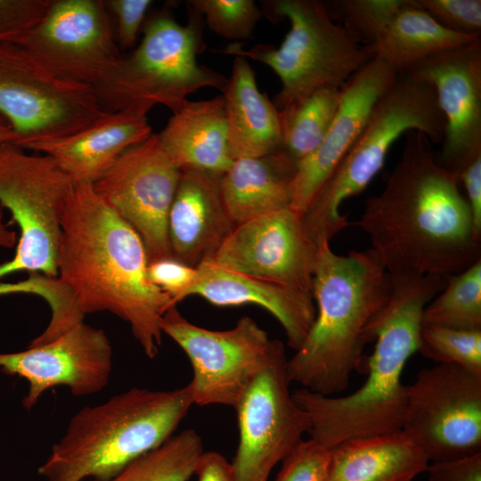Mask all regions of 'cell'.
Instances as JSON below:
<instances>
[{"mask_svg":"<svg viewBox=\"0 0 481 481\" xmlns=\"http://www.w3.org/2000/svg\"><path fill=\"white\" fill-rule=\"evenodd\" d=\"M52 0H0V43H16L45 15Z\"/></svg>","mask_w":481,"mask_h":481,"instance_id":"d590c367","label":"cell"},{"mask_svg":"<svg viewBox=\"0 0 481 481\" xmlns=\"http://www.w3.org/2000/svg\"><path fill=\"white\" fill-rule=\"evenodd\" d=\"M324 4L331 19L366 46L404 7L405 0H333Z\"/></svg>","mask_w":481,"mask_h":481,"instance_id":"1f68e13d","label":"cell"},{"mask_svg":"<svg viewBox=\"0 0 481 481\" xmlns=\"http://www.w3.org/2000/svg\"><path fill=\"white\" fill-rule=\"evenodd\" d=\"M390 277V297L366 330L367 344L375 342V346L363 384L339 397L303 387L292 391L308 418L310 438L328 448L352 438L402 431L406 403L403 371L418 351L423 310L444 289L448 279L440 275Z\"/></svg>","mask_w":481,"mask_h":481,"instance_id":"3957f363","label":"cell"},{"mask_svg":"<svg viewBox=\"0 0 481 481\" xmlns=\"http://www.w3.org/2000/svg\"><path fill=\"white\" fill-rule=\"evenodd\" d=\"M220 176L181 171L167 235L171 257L192 267L210 258L235 227L222 198Z\"/></svg>","mask_w":481,"mask_h":481,"instance_id":"ffe728a7","label":"cell"},{"mask_svg":"<svg viewBox=\"0 0 481 481\" xmlns=\"http://www.w3.org/2000/svg\"><path fill=\"white\" fill-rule=\"evenodd\" d=\"M423 133L441 143L445 119L432 85L398 73L378 100L360 136L341 159L303 215L306 234L316 247L348 225L343 201L362 192L382 168L393 143L408 131Z\"/></svg>","mask_w":481,"mask_h":481,"instance_id":"52a82bcc","label":"cell"},{"mask_svg":"<svg viewBox=\"0 0 481 481\" xmlns=\"http://www.w3.org/2000/svg\"><path fill=\"white\" fill-rule=\"evenodd\" d=\"M443 27L463 34L480 36V0H413Z\"/></svg>","mask_w":481,"mask_h":481,"instance_id":"e575fe53","label":"cell"},{"mask_svg":"<svg viewBox=\"0 0 481 481\" xmlns=\"http://www.w3.org/2000/svg\"><path fill=\"white\" fill-rule=\"evenodd\" d=\"M316 251L306 234L303 215L286 208L236 224L207 260L312 294Z\"/></svg>","mask_w":481,"mask_h":481,"instance_id":"2e32d148","label":"cell"},{"mask_svg":"<svg viewBox=\"0 0 481 481\" xmlns=\"http://www.w3.org/2000/svg\"><path fill=\"white\" fill-rule=\"evenodd\" d=\"M421 323L481 330V259L448 276L444 289L425 306Z\"/></svg>","mask_w":481,"mask_h":481,"instance_id":"f546056e","label":"cell"},{"mask_svg":"<svg viewBox=\"0 0 481 481\" xmlns=\"http://www.w3.org/2000/svg\"><path fill=\"white\" fill-rule=\"evenodd\" d=\"M312 294L315 318L300 347L288 359L292 382L332 396L349 385L361 365L371 322L387 304L391 277L374 252L334 253L317 245Z\"/></svg>","mask_w":481,"mask_h":481,"instance_id":"277c9868","label":"cell"},{"mask_svg":"<svg viewBox=\"0 0 481 481\" xmlns=\"http://www.w3.org/2000/svg\"><path fill=\"white\" fill-rule=\"evenodd\" d=\"M341 87H324L279 110L281 150L297 163L322 143L338 110Z\"/></svg>","mask_w":481,"mask_h":481,"instance_id":"83f0119b","label":"cell"},{"mask_svg":"<svg viewBox=\"0 0 481 481\" xmlns=\"http://www.w3.org/2000/svg\"><path fill=\"white\" fill-rule=\"evenodd\" d=\"M265 16L289 21L281 44H258L245 50L232 43L220 52L265 64L279 77L281 88L273 99L278 110L324 87H341L372 57L318 0L263 2Z\"/></svg>","mask_w":481,"mask_h":481,"instance_id":"ba28073f","label":"cell"},{"mask_svg":"<svg viewBox=\"0 0 481 481\" xmlns=\"http://www.w3.org/2000/svg\"><path fill=\"white\" fill-rule=\"evenodd\" d=\"M298 163L282 150L234 159L220 176L225 208L236 224L289 208Z\"/></svg>","mask_w":481,"mask_h":481,"instance_id":"d4e9b609","label":"cell"},{"mask_svg":"<svg viewBox=\"0 0 481 481\" xmlns=\"http://www.w3.org/2000/svg\"><path fill=\"white\" fill-rule=\"evenodd\" d=\"M383 190L356 223L390 276L460 273L481 259V233L459 188L426 135L411 130Z\"/></svg>","mask_w":481,"mask_h":481,"instance_id":"6da1fadb","label":"cell"},{"mask_svg":"<svg viewBox=\"0 0 481 481\" xmlns=\"http://www.w3.org/2000/svg\"><path fill=\"white\" fill-rule=\"evenodd\" d=\"M192 405L186 385L170 390L132 387L85 406L37 472L46 481L106 480L173 436Z\"/></svg>","mask_w":481,"mask_h":481,"instance_id":"5b68a950","label":"cell"},{"mask_svg":"<svg viewBox=\"0 0 481 481\" xmlns=\"http://www.w3.org/2000/svg\"><path fill=\"white\" fill-rule=\"evenodd\" d=\"M194 476L198 481H232V465L217 452H203L197 462Z\"/></svg>","mask_w":481,"mask_h":481,"instance_id":"b9f144b4","label":"cell"},{"mask_svg":"<svg viewBox=\"0 0 481 481\" xmlns=\"http://www.w3.org/2000/svg\"><path fill=\"white\" fill-rule=\"evenodd\" d=\"M57 279L85 316L110 312L127 322L144 355L162 345L160 321L172 298L148 277L149 259L138 233L95 192L77 183L61 218Z\"/></svg>","mask_w":481,"mask_h":481,"instance_id":"7a4b0ae2","label":"cell"},{"mask_svg":"<svg viewBox=\"0 0 481 481\" xmlns=\"http://www.w3.org/2000/svg\"><path fill=\"white\" fill-rule=\"evenodd\" d=\"M402 431L429 463L481 453V376L451 363L421 370L406 386Z\"/></svg>","mask_w":481,"mask_h":481,"instance_id":"7c38bea8","label":"cell"},{"mask_svg":"<svg viewBox=\"0 0 481 481\" xmlns=\"http://www.w3.org/2000/svg\"><path fill=\"white\" fill-rule=\"evenodd\" d=\"M15 44L56 79L89 87L121 54L102 0H52Z\"/></svg>","mask_w":481,"mask_h":481,"instance_id":"5bb4252c","label":"cell"},{"mask_svg":"<svg viewBox=\"0 0 481 481\" xmlns=\"http://www.w3.org/2000/svg\"><path fill=\"white\" fill-rule=\"evenodd\" d=\"M480 36L450 30L437 23L413 0H405L376 39L364 46L397 73L436 54L468 45Z\"/></svg>","mask_w":481,"mask_h":481,"instance_id":"4316f807","label":"cell"},{"mask_svg":"<svg viewBox=\"0 0 481 481\" xmlns=\"http://www.w3.org/2000/svg\"><path fill=\"white\" fill-rule=\"evenodd\" d=\"M418 351L436 363L455 364L481 376V330L421 323Z\"/></svg>","mask_w":481,"mask_h":481,"instance_id":"4dcf8cb0","label":"cell"},{"mask_svg":"<svg viewBox=\"0 0 481 481\" xmlns=\"http://www.w3.org/2000/svg\"><path fill=\"white\" fill-rule=\"evenodd\" d=\"M232 159L256 158L282 148L280 112L259 91L248 59L235 55L222 91Z\"/></svg>","mask_w":481,"mask_h":481,"instance_id":"cb8c5ba5","label":"cell"},{"mask_svg":"<svg viewBox=\"0 0 481 481\" xmlns=\"http://www.w3.org/2000/svg\"><path fill=\"white\" fill-rule=\"evenodd\" d=\"M161 148L181 170L222 175L233 162L222 95L206 101H187L172 112L157 134Z\"/></svg>","mask_w":481,"mask_h":481,"instance_id":"603a6c76","label":"cell"},{"mask_svg":"<svg viewBox=\"0 0 481 481\" xmlns=\"http://www.w3.org/2000/svg\"><path fill=\"white\" fill-rule=\"evenodd\" d=\"M181 170L157 134L123 152L93 186L140 236L149 262L171 257L167 218Z\"/></svg>","mask_w":481,"mask_h":481,"instance_id":"9a60e30c","label":"cell"},{"mask_svg":"<svg viewBox=\"0 0 481 481\" xmlns=\"http://www.w3.org/2000/svg\"><path fill=\"white\" fill-rule=\"evenodd\" d=\"M75 183L52 157L0 144V206L20 229L13 257L0 264V279L24 271L57 277L61 218Z\"/></svg>","mask_w":481,"mask_h":481,"instance_id":"9c48e42d","label":"cell"},{"mask_svg":"<svg viewBox=\"0 0 481 481\" xmlns=\"http://www.w3.org/2000/svg\"><path fill=\"white\" fill-rule=\"evenodd\" d=\"M330 459V448L303 438L283 459L274 481H325Z\"/></svg>","mask_w":481,"mask_h":481,"instance_id":"836d02e7","label":"cell"},{"mask_svg":"<svg viewBox=\"0 0 481 481\" xmlns=\"http://www.w3.org/2000/svg\"><path fill=\"white\" fill-rule=\"evenodd\" d=\"M428 481H481V453L451 461L431 462Z\"/></svg>","mask_w":481,"mask_h":481,"instance_id":"f35d334b","label":"cell"},{"mask_svg":"<svg viewBox=\"0 0 481 481\" xmlns=\"http://www.w3.org/2000/svg\"><path fill=\"white\" fill-rule=\"evenodd\" d=\"M204 452L194 429L174 434L158 447L141 455L106 480L88 481H189Z\"/></svg>","mask_w":481,"mask_h":481,"instance_id":"f1b7e54d","label":"cell"},{"mask_svg":"<svg viewBox=\"0 0 481 481\" xmlns=\"http://www.w3.org/2000/svg\"><path fill=\"white\" fill-rule=\"evenodd\" d=\"M17 142L18 135L9 122L0 114V144L6 143L16 144Z\"/></svg>","mask_w":481,"mask_h":481,"instance_id":"7bdbcfd3","label":"cell"},{"mask_svg":"<svg viewBox=\"0 0 481 481\" xmlns=\"http://www.w3.org/2000/svg\"><path fill=\"white\" fill-rule=\"evenodd\" d=\"M15 242L14 232L9 231L3 224V208L0 206V245L12 247Z\"/></svg>","mask_w":481,"mask_h":481,"instance_id":"ee69618b","label":"cell"},{"mask_svg":"<svg viewBox=\"0 0 481 481\" xmlns=\"http://www.w3.org/2000/svg\"><path fill=\"white\" fill-rule=\"evenodd\" d=\"M397 72L371 59L342 86L336 116L319 146L298 163L289 208L304 215L334 169L360 136L378 100Z\"/></svg>","mask_w":481,"mask_h":481,"instance_id":"d6986e66","label":"cell"},{"mask_svg":"<svg viewBox=\"0 0 481 481\" xmlns=\"http://www.w3.org/2000/svg\"><path fill=\"white\" fill-rule=\"evenodd\" d=\"M12 293H29L43 298L51 309L61 299V288L56 277L32 273L26 280L17 282H0V296Z\"/></svg>","mask_w":481,"mask_h":481,"instance_id":"ab89813d","label":"cell"},{"mask_svg":"<svg viewBox=\"0 0 481 481\" xmlns=\"http://www.w3.org/2000/svg\"><path fill=\"white\" fill-rule=\"evenodd\" d=\"M402 73L429 82L445 119L437 163L456 176L481 155V39L426 59Z\"/></svg>","mask_w":481,"mask_h":481,"instance_id":"ac0fdd59","label":"cell"},{"mask_svg":"<svg viewBox=\"0 0 481 481\" xmlns=\"http://www.w3.org/2000/svg\"><path fill=\"white\" fill-rule=\"evenodd\" d=\"M290 383L281 343L235 408L239 441L231 462L232 481H268L308 433V418L294 400Z\"/></svg>","mask_w":481,"mask_h":481,"instance_id":"4fadbf2b","label":"cell"},{"mask_svg":"<svg viewBox=\"0 0 481 481\" xmlns=\"http://www.w3.org/2000/svg\"><path fill=\"white\" fill-rule=\"evenodd\" d=\"M152 134L148 114L124 110L105 112L75 133L34 142L24 149L52 157L76 182L93 184L123 152Z\"/></svg>","mask_w":481,"mask_h":481,"instance_id":"44dd1931","label":"cell"},{"mask_svg":"<svg viewBox=\"0 0 481 481\" xmlns=\"http://www.w3.org/2000/svg\"><path fill=\"white\" fill-rule=\"evenodd\" d=\"M104 113L92 87L58 80L20 45L0 43V114L16 145L66 136Z\"/></svg>","mask_w":481,"mask_h":481,"instance_id":"8fae6325","label":"cell"},{"mask_svg":"<svg viewBox=\"0 0 481 481\" xmlns=\"http://www.w3.org/2000/svg\"><path fill=\"white\" fill-rule=\"evenodd\" d=\"M428 464L403 431L357 437L330 448L325 481H414Z\"/></svg>","mask_w":481,"mask_h":481,"instance_id":"484cf974","label":"cell"},{"mask_svg":"<svg viewBox=\"0 0 481 481\" xmlns=\"http://www.w3.org/2000/svg\"><path fill=\"white\" fill-rule=\"evenodd\" d=\"M187 297L198 295L214 306L254 304L271 313L283 328L289 346L298 350L315 318L313 295L202 261Z\"/></svg>","mask_w":481,"mask_h":481,"instance_id":"7402d4cb","label":"cell"},{"mask_svg":"<svg viewBox=\"0 0 481 481\" xmlns=\"http://www.w3.org/2000/svg\"><path fill=\"white\" fill-rule=\"evenodd\" d=\"M147 271L151 283L167 293L175 305L187 298L198 277L197 267L172 257L149 262Z\"/></svg>","mask_w":481,"mask_h":481,"instance_id":"8d00e7d4","label":"cell"},{"mask_svg":"<svg viewBox=\"0 0 481 481\" xmlns=\"http://www.w3.org/2000/svg\"><path fill=\"white\" fill-rule=\"evenodd\" d=\"M160 329L185 353L193 376L188 387L193 404L236 408L249 387L282 343L249 316L226 330H214L189 322L171 306Z\"/></svg>","mask_w":481,"mask_h":481,"instance_id":"30bf717a","label":"cell"},{"mask_svg":"<svg viewBox=\"0 0 481 481\" xmlns=\"http://www.w3.org/2000/svg\"><path fill=\"white\" fill-rule=\"evenodd\" d=\"M0 369L28 381L22 404L30 410L44 392L57 386L77 396L102 391L112 370V346L103 330L83 321L49 342L0 354Z\"/></svg>","mask_w":481,"mask_h":481,"instance_id":"e0dca14e","label":"cell"},{"mask_svg":"<svg viewBox=\"0 0 481 481\" xmlns=\"http://www.w3.org/2000/svg\"><path fill=\"white\" fill-rule=\"evenodd\" d=\"M188 12L185 25L167 9L145 20L139 45L121 53L92 87L105 112L135 110L148 114L155 105L175 112L200 88L224 89L228 78L197 61L206 47L203 19L190 6Z\"/></svg>","mask_w":481,"mask_h":481,"instance_id":"8992f818","label":"cell"},{"mask_svg":"<svg viewBox=\"0 0 481 481\" xmlns=\"http://www.w3.org/2000/svg\"><path fill=\"white\" fill-rule=\"evenodd\" d=\"M187 5L201 15L211 31L232 41L248 38L263 13L252 0H191Z\"/></svg>","mask_w":481,"mask_h":481,"instance_id":"d6a6232c","label":"cell"},{"mask_svg":"<svg viewBox=\"0 0 481 481\" xmlns=\"http://www.w3.org/2000/svg\"><path fill=\"white\" fill-rule=\"evenodd\" d=\"M103 2L108 12L114 18L113 30L119 50L134 49L152 1L106 0Z\"/></svg>","mask_w":481,"mask_h":481,"instance_id":"74e56055","label":"cell"},{"mask_svg":"<svg viewBox=\"0 0 481 481\" xmlns=\"http://www.w3.org/2000/svg\"><path fill=\"white\" fill-rule=\"evenodd\" d=\"M467 193L475 227L481 233V155L468 162L458 173Z\"/></svg>","mask_w":481,"mask_h":481,"instance_id":"60d3db41","label":"cell"}]
</instances>
